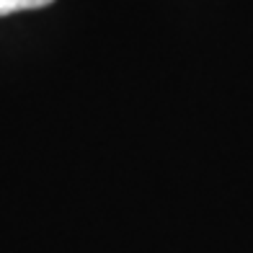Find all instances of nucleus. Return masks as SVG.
<instances>
[{
  "mask_svg": "<svg viewBox=\"0 0 253 253\" xmlns=\"http://www.w3.org/2000/svg\"><path fill=\"white\" fill-rule=\"evenodd\" d=\"M54 0H0V16L16 13V10H34V8H47Z\"/></svg>",
  "mask_w": 253,
  "mask_h": 253,
  "instance_id": "1",
  "label": "nucleus"
}]
</instances>
